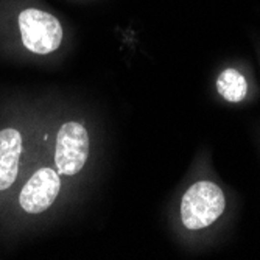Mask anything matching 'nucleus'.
Segmentation results:
<instances>
[{"instance_id": "f257e3e1", "label": "nucleus", "mask_w": 260, "mask_h": 260, "mask_svg": "<svg viewBox=\"0 0 260 260\" xmlns=\"http://www.w3.org/2000/svg\"><path fill=\"white\" fill-rule=\"evenodd\" d=\"M240 212V197L214 167L212 151L198 150L167 206V223L185 251L203 252L226 240Z\"/></svg>"}, {"instance_id": "f03ea898", "label": "nucleus", "mask_w": 260, "mask_h": 260, "mask_svg": "<svg viewBox=\"0 0 260 260\" xmlns=\"http://www.w3.org/2000/svg\"><path fill=\"white\" fill-rule=\"evenodd\" d=\"M72 47L70 23L45 0H0V61L52 67Z\"/></svg>"}, {"instance_id": "7ed1b4c3", "label": "nucleus", "mask_w": 260, "mask_h": 260, "mask_svg": "<svg viewBox=\"0 0 260 260\" xmlns=\"http://www.w3.org/2000/svg\"><path fill=\"white\" fill-rule=\"evenodd\" d=\"M38 144L62 178L70 206L86 192L100 159V133L84 108L45 102Z\"/></svg>"}, {"instance_id": "20e7f679", "label": "nucleus", "mask_w": 260, "mask_h": 260, "mask_svg": "<svg viewBox=\"0 0 260 260\" xmlns=\"http://www.w3.org/2000/svg\"><path fill=\"white\" fill-rule=\"evenodd\" d=\"M67 207L66 184L38 144L25 176L0 212V235L14 239L38 231Z\"/></svg>"}, {"instance_id": "39448f33", "label": "nucleus", "mask_w": 260, "mask_h": 260, "mask_svg": "<svg viewBox=\"0 0 260 260\" xmlns=\"http://www.w3.org/2000/svg\"><path fill=\"white\" fill-rule=\"evenodd\" d=\"M45 102L13 95L0 102V212L33 160Z\"/></svg>"}, {"instance_id": "423d86ee", "label": "nucleus", "mask_w": 260, "mask_h": 260, "mask_svg": "<svg viewBox=\"0 0 260 260\" xmlns=\"http://www.w3.org/2000/svg\"><path fill=\"white\" fill-rule=\"evenodd\" d=\"M212 99L228 108H246L260 97V84L252 64L245 58L221 61L210 81Z\"/></svg>"}, {"instance_id": "0eeeda50", "label": "nucleus", "mask_w": 260, "mask_h": 260, "mask_svg": "<svg viewBox=\"0 0 260 260\" xmlns=\"http://www.w3.org/2000/svg\"><path fill=\"white\" fill-rule=\"evenodd\" d=\"M254 49H255V55H257L258 66H260V38L258 36L254 38Z\"/></svg>"}, {"instance_id": "6e6552de", "label": "nucleus", "mask_w": 260, "mask_h": 260, "mask_svg": "<svg viewBox=\"0 0 260 260\" xmlns=\"http://www.w3.org/2000/svg\"><path fill=\"white\" fill-rule=\"evenodd\" d=\"M69 2H87V0H69Z\"/></svg>"}, {"instance_id": "1a4fd4ad", "label": "nucleus", "mask_w": 260, "mask_h": 260, "mask_svg": "<svg viewBox=\"0 0 260 260\" xmlns=\"http://www.w3.org/2000/svg\"><path fill=\"white\" fill-rule=\"evenodd\" d=\"M257 139H258V148H260V131L257 133Z\"/></svg>"}]
</instances>
